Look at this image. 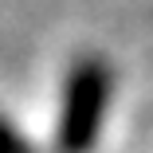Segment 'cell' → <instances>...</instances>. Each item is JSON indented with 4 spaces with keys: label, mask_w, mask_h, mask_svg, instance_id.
I'll return each instance as SVG.
<instances>
[{
    "label": "cell",
    "mask_w": 153,
    "mask_h": 153,
    "mask_svg": "<svg viewBox=\"0 0 153 153\" xmlns=\"http://www.w3.org/2000/svg\"><path fill=\"white\" fill-rule=\"evenodd\" d=\"M110 98H114L110 63L106 59H79L63 82V106H59V126H55L59 153H86L98 141Z\"/></svg>",
    "instance_id": "1"
},
{
    "label": "cell",
    "mask_w": 153,
    "mask_h": 153,
    "mask_svg": "<svg viewBox=\"0 0 153 153\" xmlns=\"http://www.w3.org/2000/svg\"><path fill=\"white\" fill-rule=\"evenodd\" d=\"M0 153H32V145H27V137L12 126V122L0 114Z\"/></svg>",
    "instance_id": "2"
}]
</instances>
